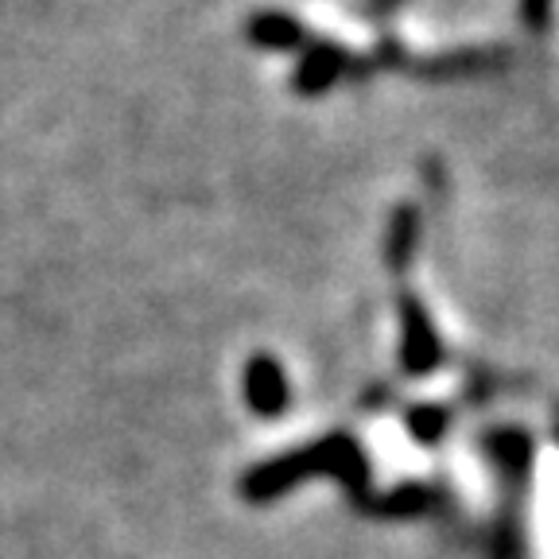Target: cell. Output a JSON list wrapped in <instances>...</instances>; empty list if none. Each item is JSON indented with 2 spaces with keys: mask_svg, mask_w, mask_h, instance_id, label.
<instances>
[{
  "mask_svg": "<svg viewBox=\"0 0 559 559\" xmlns=\"http://www.w3.org/2000/svg\"><path fill=\"white\" fill-rule=\"evenodd\" d=\"M249 44L264 47V51H296L304 44V24L288 12H257L249 24H245Z\"/></svg>",
  "mask_w": 559,
  "mask_h": 559,
  "instance_id": "5",
  "label": "cell"
},
{
  "mask_svg": "<svg viewBox=\"0 0 559 559\" xmlns=\"http://www.w3.org/2000/svg\"><path fill=\"white\" fill-rule=\"evenodd\" d=\"M408 424H412V431H416V439H424V443H436V439L443 436V428H447V416H443V412H436V408H419V412H412V416H408Z\"/></svg>",
  "mask_w": 559,
  "mask_h": 559,
  "instance_id": "7",
  "label": "cell"
},
{
  "mask_svg": "<svg viewBox=\"0 0 559 559\" xmlns=\"http://www.w3.org/2000/svg\"><path fill=\"white\" fill-rule=\"evenodd\" d=\"M401 361L408 373H428L431 366L443 361L439 331L428 319V311L416 299H401Z\"/></svg>",
  "mask_w": 559,
  "mask_h": 559,
  "instance_id": "2",
  "label": "cell"
},
{
  "mask_svg": "<svg viewBox=\"0 0 559 559\" xmlns=\"http://www.w3.org/2000/svg\"><path fill=\"white\" fill-rule=\"evenodd\" d=\"M401 4L404 0H369V12H373V16H389V12H396Z\"/></svg>",
  "mask_w": 559,
  "mask_h": 559,
  "instance_id": "9",
  "label": "cell"
},
{
  "mask_svg": "<svg viewBox=\"0 0 559 559\" xmlns=\"http://www.w3.org/2000/svg\"><path fill=\"white\" fill-rule=\"evenodd\" d=\"M342 74H346V51L326 44V39H319V44H311L304 51L296 74H292V86L304 97H319V94H326Z\"/></svg>",
  "mask_w": 559,
  "mask_h": 559,
  "instance_id": "4",
  "label": "cell"
},
{
  "mask_svg": "<svg viewBox=\"0 0 559 559\" xmlns=\"http://www.w3.org/2000/svg\"><path fill=\"white\" fill-rule=\"evenodd\" d=\"M319 474H331V478L361 489V481H366V454H361V447L349 436H331L323 443L299 447V451L269 459V463L253 466V471L245 474L241 498L272 501L280 493H288L292 486H299L304 478H319Z\"/></svg>",
  "mask_w": 559,
  "mask_h": 559,
  "instance_id": "1",
  "label": "cell"
},
{
  "mask_svg": "<svg viewBox=\"0 0 559 559\" xmlns=\"http://www.w3.org/2000/svg\"><path fill=\"white\" fill-rule=\"evenodd\" d=\"M521 16L528 27H544L551 16V0H521Z\"/></svg>",
  "mask_w": 559,
  "mask_h": 559,
  "instance_id": "8",
  "label": "cell"
},
{
  "mask_svg": "<svg viewBox=\"0 0 559 559\" xmlns=\"http://www.w3.org/2000/svg\"><path fill=\"white\" fill-rule=\"evenodd\" d=\"M245 401L257 416H280L288 408V377L280 369L276 358L269 354H257V358L245 361Z\"/></svg>",
  "mask_w": 559,
  "mask_h": 559,
  "instance_id": "3",
  "label": "cell"
},
{
  "mask_svg": "<svg viewBox=\"0 0 559 559\" xmlns=\"http://www.w3.org/2000/svg\"><path fill=\"white\" fill-rule=\"evenodd\" d=\"M416 234H419V218L412 206H401L389 222V269H404L412 261V249H416Z\"/></svg>",
  "mask_w": 559,
  "mask_h": 559,
  "instance_id": "6",
  "label": "cell"
}]
</instances>
